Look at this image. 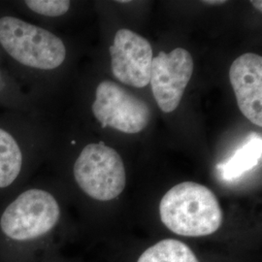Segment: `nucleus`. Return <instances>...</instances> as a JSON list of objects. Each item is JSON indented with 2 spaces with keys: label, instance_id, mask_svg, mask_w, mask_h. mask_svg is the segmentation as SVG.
<instances>
[{
  "label": "nucleus",
  "instance_id": "obj_1",
  "mask_svg": "<svg viewBox=\"0 0 262 262\" xmlns=\"http://www.w3.org/2000/svg\"><path fill=\"white\" fill-rule=\"evenodd\" d=\"M159 215L169 230L187 237L213 234L223 222L214 192L193 182L181 183L168 190L160 201Z\"/></svg>",
  "mask_w": 262,
  "mask_h": 262
},
{
  "label": "nucleus",
  "instance_id": "obj_2",
  "mask_svg": "<svg viewBox=\"0 0 262 262\" xmlns=\"http://www.w3.org/2000/svg\"><path fill=\"white\" fill-rule=\"evenodd\" d=\"M0 44L19 63L33 68L55 69L66 59V46L59 38L13 17L0 19Z\"/></svg>",
  "mask_w": 262,
  "mask_h": 262
},
{
  "label": "nucleus",
  "instance_id": "obj_3",
  "mask_svg": "<svg viewBox=\"0 0 262 262\" xmlns=\"http://www.w3.org/2000/svg\"><path fill=\"white\" fill-rule=\"evenodd\" d=\"M60 209L56 198L43 189H28L5 209L0 228L7 238L28 242L40 238L56 226Z\"/></svg>",
  "mask_w": 262,
  "mask_h": 262
},
{
  "label": "nucleus",
  "instance_id": "obj_4",
  "mask_svg": "<svg viewBox=\"0 0 262 262\" xmlns=\"http://www.w3.org/2000/svg\"><path fill=\"white\" fill-rule=\"evenodd\" d=\"M73 171L81 189L99 201L117 198L126 184L125 168L121 156L104 143L85 146L76 160Z\"/></svg>",
  "mask_w": 262,
  "mask_h": 262
},
{
  "label": "nucleus",
  "instance_id": "obj_5",
  "mask_svg": "<svg viewBox=\"0 0 262 262\" xmlns=\"http://www.w3.org/2000/svg\"><path fill=\"white\" fill-rule=\"evenodd\" d=\"M93 112L103 127L110 126L128 134L145 129L150 120L148 104L112 81L98 84Z\"/></svg>",
  "mask_w": 262,
  "mask_h": 262
},
{
  "label": "nucleus",
  "instance_id": "obj_6",
  "mask_svg": "<svg viewBox=\"0 0 262 262\" xmlns=\"http://www.w3.org/2000/svg\"><path fill=\"white\" fill-rule=\"evenodd\" d=\"M193 58L189 52L177 48L152 58L150 83L155 99L164 113L175 111L193 73Z\"/></svg>",
  "mask_w": 262,
  "mask_h": 262
},
{
  "label": "nucleus",
  "instance_id": "obj_7",
  "mask_svg": "<svg viewBox=\"0 0 262 262\" xmlns=\"http://www.w3.org/2000/svg\"><path fill=\"white\" fill-rule=\"evenodd\" d=\"M114 76L123 84L144 88L150 84L152 50L146 38L130 29L118 30L110 47Z\"/></svg>",
  "mask_w": 262,
  "mask_h": 262
},
{
  "label": "nucleus",
  "instance_id": "obj_8",
  "mask_svg": "<svg viewBox=\"0 0 262 262\" xmlns=\"http://www.w3.org/2000/svg\"><path fill=\"white\" fill-rule=\"evenodd\" d=\"M237 104L244 116L262 126V57L247 53L236 58L229 70Z\"/></svg>",
  "mask_w": 262,
  "mask_h": 262
},
{
  "label": "nucleus",
  "instance_id": "obj_9",
  "mask_svg": "<svg viewBox=\"0 0 262 262\" xmlns=\"http://www.w3.org/2000/svg\"><path fill=\"white\" fill-rule=\"evenodd\" d=\"M262 155L261 137L252 133L234 155L225 162L217 164V170L223 180L233 182L243 177L260 162Z\"/></svg>",
  "mask_w": 262,
  "mask_h": 262
},
{
  "label": "nucleus",
  "instance_id": "obj_10",
  "mask_svg": "<svg viewBox=\"0 0 262 262\" xmlns=\"http://www.w3.org/2000/svg\"><path fill=\"white\" fill-rule=\"evenodd\" d=\"M23 165V155L18 143L0 128V188L9 187L18 178Z\"/></svg>",
  "mask_w": 262,
  "mask_h": 262
},
{
  "label": "nucleus",
  "instance_id": "obj_11",
  "mask_svg": "<svg viewBox=\"0 0 262 262\" xmlns=\"http://www.w3.org/2000/svg\"><path fill=\"white\" fill-rule=\"evenodd\" d=\"M137 262L199 261L186 244L175 239H165L147 249Z\"/></svg>",
  "mask_w": 262,
  "mask_h": 262
},
{
  "label": "nucleus",
  "instance_id": "obj_12",
  "mask_svg": "<svg viewBox=\"0 0 262 262\" xmlns=\"http://www.w3.org/2000/svg\"><path fill=\"white\" fill-rule=\"evenodd\" d=\"M26 4L33 12L47 17L62 16L70 8L68 0H28Z\"/></svg>",
  "mask_w": 262,
  "mask_h": 262
},
{
  "label": "nucleus",
  "instance_id": "obj_13",
  "mask_svg": "<svg viewBox=\"0 0 262 262\" xmlns=\"http://www.w3.org/2000/svg\"><path fill=\"white\" fill-rule=\"evenodd\" d=\"M251 3H252V4H253V6H254V7H255V8H256V9L259 10V11H260V12H261V11H262V2H261V1H260V0H259V1H258V0H257V1H254V0H253V1H252V2H251Z\"/></svg>",
  "mask_w": 262,
  "mask_h": 262
},
{
  "label": "nucleus",
  "instance_id": "obj_14",
  "mask_svg": "<svg viewBox=\"0 0 262 262\" xmlns=\"http://www.w3.org/2000/svg\"><path fill=\"white\" fill-rule=\"evenodd\" d=\"M226 1H219V0H216V1H204V3H207V4H224L225 3Z\"/></svg>",
  "mask_w": 262,
  "mask_h": 262
}]
</instances>
